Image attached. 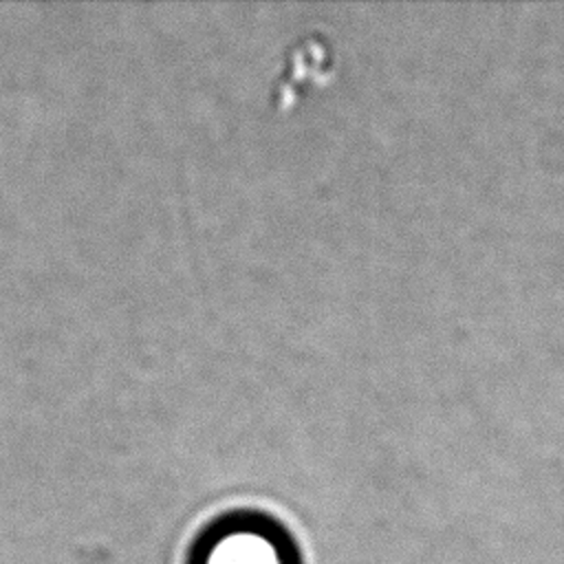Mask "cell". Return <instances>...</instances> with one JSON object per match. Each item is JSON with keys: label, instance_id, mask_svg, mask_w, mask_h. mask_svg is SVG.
Instances as JSON below:
<instances>
[{"label": "cell", "instance_id": "1", "mask_svg": "<svg viewBox=\"0 0 564 564\" xmlns=\"http://www.w3.org/2000/svg\"><path fill=\"white\" fill-rule=\"evenodd\" d=\"M185 564H304L289 527L262 509H227L189 542Z\"/></svg>", "mask_w": 564, "mask_h": 564}]
</instances>
